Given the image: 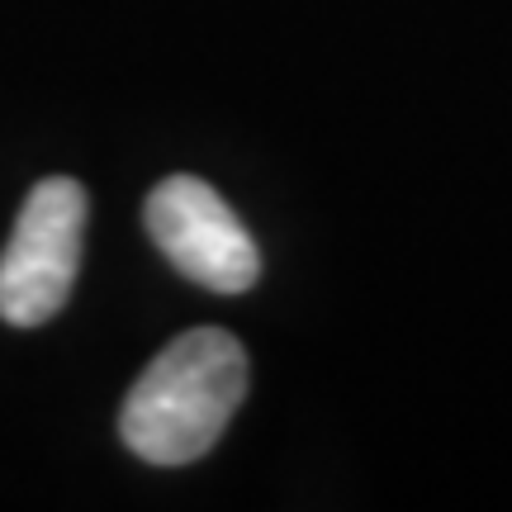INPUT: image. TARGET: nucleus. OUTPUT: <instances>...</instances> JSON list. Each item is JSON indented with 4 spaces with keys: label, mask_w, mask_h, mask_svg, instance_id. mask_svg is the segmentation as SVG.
Segmentation results:
<instances>
[{
    "label": "nucleus",
    "mask_w": 512,
    "mask_h": 512,
    "mask_svg": "<svg viewBox=\"0 0 512 512\" xmlns=\"http://www.w3.org/2000/svg\"><path fill=\"white\" fill-rule=\"evenodd\" d=\"M247 394V351L233 332L195 328L166 342L128 389L119 432L147 465H190L214 451Z\"/></svg>",
    "instance_id": "obj_1"
},
{
    "label": "nucleus",
    "mask_w": 512,
    "mask_h": 512,
    "mask_svg": "<svg viewBox=\"0 0 512 512\" xmlns=\"http://www.w3.org/2000/svg\"><path fill=\"white\" fill-rule=\"evenodd\" d=\"M81 228L86 190L72 176H48L29 190L0 256V318L10 328H38L67 304L81 266Z\"/></svg>",
    "instance_id": "obj_2"
},
{
    "label": "nucleus",
    "mask_w": 512,
    "mask_h": 512,
    "mask_svg": "<svg viewBox=\"0 0 512 512\" xmlns=\"http://www.w3.org/2000/svg\"><path fill=\"white\" fill-rule=\"evenodd\" d=\"M147 233L162 256L204 290L242 294L261 275V252L242 219L200 176H171L147 195Z\"/></svg>",
    "instance_id": "obj_3"
}]
</instances>
